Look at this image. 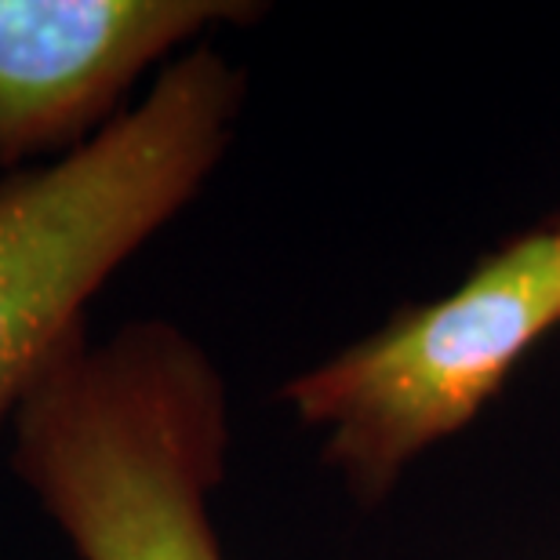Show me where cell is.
<instances>
[{
	"label": "cell",
	"instance_id": "obj_3",
	"mask_svg": "<svg viewBox=\"0 0 560 560\" xmlns=\"http://www.w3.org/2000/svg\"><path fill=\"white\" fill-rule=\"evenodd\" d=\"M560 324V241L535 230L485 255L452 295L295 375L280 397L324 430V458L383 499L411 458L463 430Z\"/></svg>",
	"mask_w": 560,
	"mask_h": 560
},
{
	"label": "cell",
	"instance_id": "obj_2",
	"mask_svg": "<svg viewBox=\"0 0 560 560\" xmlns=\"http://www.w3.org/2000/svg\"><path fill=\"white\" fill-rule=\"evenodd\" d=\"M241 106L244 70L197 44L81 150L0 175V425L98 291L205 189Z\"/></svg>",
	"mask_w": 560,
	"mask_h": 560
},
{
	"label": "cell",
	"instance_id": "obj_4",
	"mask_svg": "<svg viewBox=\"0 0 560 560\" xmlns=\"http://www.w3.org/2000/svg\"><path fill=\"white\" fill-rule=\"evenodd\" d=\"M259 11L244 0H0L4 175L81 150L125 114L145 70Z\"/></svg>",
	"mask_w": 560,
	"mask_h": 560
},
{
	"label": "cell",
	"instance_id": "obj_5",
	"mask_svg": "<svg viewBox=\"0 0 560 560\" xmlns=\"http://www.w3.org/2000/svg\"><path fill=\"white\" fill-rule=\"evenodd\" d=\"M553 230H557V241H560V226H553Z\"/></svg>",
	"mask_w": 560,
	"mask_h": 560
},
{
	"label": "cell",
	"instance_id": "obj_1",
	"mask_svg": "<svg viewBox=\"0 0 560 560\" xmlns=\"http://www.w3.org/2000/svg\"><path fill=\"white\" fill-rule=\"evenodd\" d=\"M11 466L81 560H222L211 495L230 397L208 350L167 320L77 331L11 419Z\"/></svg>",
	"mask_w": 560,
	"mask_h": 560
}]
</instances>
